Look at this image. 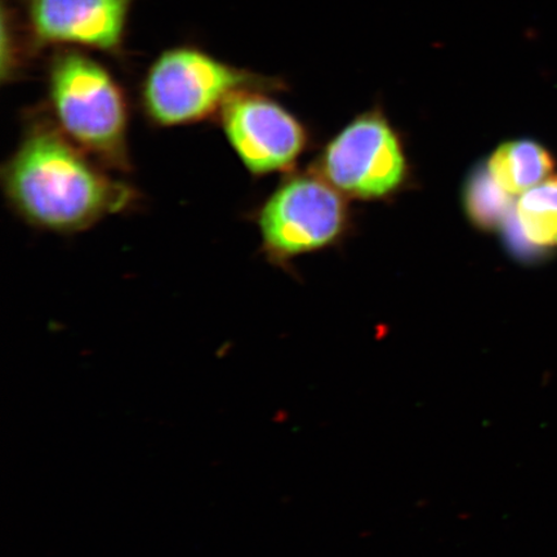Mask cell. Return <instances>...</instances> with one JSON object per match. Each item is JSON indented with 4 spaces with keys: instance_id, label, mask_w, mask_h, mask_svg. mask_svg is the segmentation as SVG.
<instances>
[{
    "instance_id": "1",
    "label": "cell",
    "mask_w": 557,
    "mask_h": 557,
    "mask_svg": "<svg viewBox=\"0 0 557 557\" xmlns=\"http://www.w3.org/2000/svg\"><path fill=\"white\" fill-rule=\"evenodd\" d=\"M7 203L32 227L72 235L137 206L134 186L113 176L53 123L45 108L27 114L2 169Z\"/></svg>"
},
{
    "instance_id": "2",
    "label": "cell",
    "mask_w": 557,
    "mask_h": 557,
    "mask_svg": "<svg viewBox=\"0 0 557 557\" xmlns=\"http://www.w3.org/2000/svg\"><path fill=\"white\" fill-rule=\"evenodd\" d=\"M48 115L67 138L113 172L132 171L127 95L107 67L76 48L47 70Z\"/></svg>"
},
{
    "instance_id": "3",
    "label": "cell",
    "mask_w": 557,
    "mask_h": 557,
    "mask_svg": "<svg viewBox=\"0 0 557 557\" xmlns=\"http://www.w3.org/2000/svg\"><path fill=\"white\" fill-rule=\"evenodd\" d=\"M281 82L221 61L197 47L180 46L158 55L139 87L146 120L159 128L218 120L244 89L275 90Z\"/></svg>"
},
{
    "instance_id": "4",
    "label": "cell",
    "mask_w": 557,
    "mask_h": 557,
    "mask_svg": "<svg viewBox=\"0 0 557 557\" xmlns=\"http://www.w3.org/2000/svg\"><path fill=\"white\" fill-rule=\"evenodd\" d=\"M339 193L315 174L284 181L256 214L269 259L281 263L337 239L347 222V207Z\"/></svg>"
},
{
    "instance_id": "5",
    "label": "cell",
    "mask_w": 557,
    "mask_h": 557,
    "mask_svg": "<svg viewBox=\"0 0 557 557\" xmlns=\"http://www.w3.org/2000/svg\"><path fill=\"white\" fill-rule=\"evenodd\" d=\"M406 157L392 125L379 113L358 117L333 138L322 158L324 178L360 199L386 197L406 177Z\"/></svg>"
},
{
    "instance_id": "6",
    "label": "cell",
    "mask_w": 557,
    "mask_h": 557,
    "mask_svg": "<svg viewBox=\"0 0 557 557\" xmlns=\"http://www.w3.org/2000/svg\"><path fill=\"white\" fill-rule=\"evenodd\" d=\"M218 120L230 148L257 177L288 170L308 144L304 125L268 90H242L227 101Z\"/></svg>"
},
{
    "instance_id": "7",
    "label": "cell",
    "mask_w": 557,
    "mask_h": 557,
    "mask_svg": "<svg viewBox=\"0 0 557 557\" xmlns=\"http://www.w3.org/2000/svg\"><path fill=\"white\" fill-rule=\"evenodd\" d=\"M134 0H27V25L39 47L121 51Z\"/></svg>"
},
{
    "instance_id": "8",
    "label": "cell",
    "mask_w": 557,
    "mask_h": 557,
    "mask_svg": "<svg viewBox=\"0 0 557 557\" xmlns=\"http://www.w3.org/2000/svg\"><path fill=\"white\" fill-rule=\"evenodd\" d=\"M486 170L512 197L533 189L552 176L555 159L546 148L532 139H513L493 152Z\"/></svg>"
},
{
    "instance_id": "9",
    "label": "cell",
    "mask_w": 557,
    "mask_h": 557,
    "mask_svg": "<svg viewBox=\"0 0 557 557\" xmlns=\"http://www.w3.org/2000/svg\"><path fill=\"white\" fill-rule=\"evenodd\" d=\"M517 219L521 234L533 246L557 247V176L521 195Z\"/></svg>"
},
{
    "instance_id": "10",
    "label": "cell",
    "mask_w": 557,
    "mask_h": 557,
    "mask_svg": "<svg viewBox=\"0 0 557 557\" xmlns=\"http://www.w3.org/2000/svg\"><path fill=\"white\" fill-rule=\"evenodd\" d=\"M465 206L473 224L494 228L504 224L511 208V195L506 193L487 170H479L465 191Z\"/></svg>"
}]
</instances>
